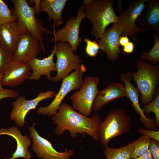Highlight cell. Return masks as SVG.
<instances>
[{
	"label": "cell",
	"mask_w": 159,
	"mask_h": 159,
	"mask_svg": "<svg viewBox=\"0 0 159 159\" xmlns=\"http://www.w3.org/2000/svg\"><path fill=\"white\" fill-rule=\"evenodd\" d=\"M54 52V48L48 57L41 59L35 58L29 62L32 72L29 80H38L42 76L45 75L50 81L52 77L51 72H57L55 63L53 60Z\"/></svg>",
	"instance_id": "22"
},
{
	"label": "cell",
	"mask_w": 159,
	"mask_h": 159,
	"mask_svg": "<svg viewBox=\"0 0 159 159\" xmlns=\"http://www.w3.org/2000/svg\"><path fill=\"white\" fill-rule=\"evenodd\" d=\"M132 159H153V158L149 150H148L142 155L138 157L132 158Z\"/></svg>",
	"instance_id": "35"
},
{
	"label": "cell",
	"mask_w": 159,
	"mask_h": 159,
	"mask_svg": "<svg viewBox=\"0 0 159 159\" xmlns=\"http://www.w3.org/2000/svg\"><path fill=\"white\" fill-rule=\"evenodd\" d=\"M85 10L84 6H80L77 11L76 17H71L63 27L56 32L54 31L52 42L55 43L67 42L70 44L74 52H76L82 39L79 37V29L82 21L86 17Z\"/></svg>",
	"instance_id": "10"
},
{
	"label": "cell",
	"mask_w": 159,
	"mask_h": 159,
	"mask_svg": "<svg viewBox=\"0 0 159 159\" xmlns=\"http://www.w3.org/2000/svg\"><path fill=\"white\" fill-rule=\"evenodd\" d=\"M54 55L57 74L52 77L50 81L57 82L67 76L74 70L78 69L82 62L79 56L74 53L70 44L67 42L55 43Z\"/></svg>",
	"instance_id": "7"
},
{
	"label": "cell",
	"mask_w": 159,
	"mask_h": 159,
	"mask_svg": "<svg viewBox=\"0 0 159 159\" xmlns=\"http://www.w3.org/2000/svg\"><path fill=\"white\" fill-rule=\"evenodd\" d=\"M32 72L28 64L19 63L12 60L3 74L2 85L10 87L18 86L29 79Z\"/></svg>",
	"instance_id": "16"
},
{
	"label": "cell",
	"mask_w": 159,
	"mask_h": 159,
	"mask_svg": "<svg viewBox=\"0 0 159 159\" xmlns=\"http://www.w3.org/2000/svg\"><path fill=\"white\" fill-rule=\"evenodd\" d=\"M10 1L14 5L12 11L22 33L29 32L44 47L42 42L43 34H51L52 32L44 27L42 21L35 16L34 7L31 6L26 0Z\"/></svg>",
	"instance_id": "4"
},
{
	"label": "cell",
	"mask_w": 159,
	"mask_h": 159,
	"mask_svg": "<svg viewBox=\"0 0 159 159\" xmlns=\"http://www.w3.org/2000/svg\"><path fill=\"white\" fill-rule=\"evenodd\" d=\"M36 123L29 127L33 143L32 149L37 156L41 159H70L74 154L72 149H66L62 152L55 150L51 143L40 136L35 128Z\"/></svg>",
	"instance_id": "12"
},
{
	"label": "cell",
	"mask_w": 159,
	"mask_h": 159,
	"mask_svg": "<svg viewBox=\"0 0 159 159\" xmlns=\"http://www.w3.org/2000/svg\"><path fill=\"white\" fill-rule=\"evenodd\" d=\"M44 47L32 34L26 31L23 33L14 54L12 60L17 63L27 64L37 58Z\"/></svg>",
	"instance_id": "13"
},
{
	"label": "cell",
	"mask_w": 159,
	"mask_h": 159,
	"mask_svg": "<svg viewBox=\"0 0 159 159\" xmlns=\"http://www.w3.org/2000/svg\"><path fill=\"white\" fill-rule=\"evenodd\" d=\"M129 39L127 35L122 36L119 41L120 45L123 47L130 42Z\"/></svg>",
	"instance_id": "34"
},
{
	"label": "cell",
	"mask_w": 159,
	"mask_h": 159,
	"mask_svg": "<svg viewBox=\"0 0 159 159\" xmlns=\"http://www.w3.org/2000/svg\"><path fill=\"white\" fill-rule=\"evenodd\" d=\"M34 1L35 4V13H47L49 16V21L51 19L53 20L54 26L59 25L64 23L62 13L67 0H39Z\"/></svg>",
	"instance_id": "19"
},
{
	"label": "cell",
	"mask_w": 159,
	"mask_h": 159,
	"mask_svg": "<svg viewBox=\"0 0 159 159\" xmlns=\"http://www.w3.org/2000/svg\"><path fill=\"white\" fill-rule=\"evenodd\" d=\"M22 34L17 20L0 24V46L12 55Z\"/></svg>",
	"instance_id": "17"
},
{
	"label": "cell",
	"mask_w": 159,
	"mask_h": 159,
	"mask_svg": "<svg viewBox=\"0 0 159 159\" xmlns=\"http://www.w3.org/2000/svg\"><path fill=\"white\" fill-rule=\"evenodd\" d=\"M3 75L0 74V91L2 90L4 88L2 87L1 84V80L2 78Z\"/></svg>",
	"instance_id": "36"
},
{
	"label": "cell",
	"mask_w": 159,
	"mask_h": 159,
	"mask_svg": "<svg viewBox=\"0 0 159 159\" xmlns=\"http://www.w3.org/2000/svg\"><path fill=\"white\" fill-rule=\"evenodd\" d=\"M86 44L85 52L87 54L91 57L96 56L100 49L99 44L97 41H91L90 39L86 38L84 39Z\"/></svg>",
	"instance_id": "29"
},
{
	"label": "cell",
	"mask_w": 159,
	"mask_h": 159,
	"mask_svg": "<svg viewBox=\"0 0 159 159\" xmlns=\"http://www.w3.org/2000/svg\"><path fill=\"white\" fill-rule=\"evenodd\" d=\"M149 150L153 159H159V142L151 139Z\"/></svg>",
	"instance_id": "31"
},
{
	"label": "cell",
	"mask_w": 159,
	"mask_h": 159,
	"mask_svg": "<svg viewBox=\"0 0 159 159\" xmlns=\"http://www.w3.org/2000/svg\"><path fill=\"white\" fill-rule=\"evenodd\" d=\"M138 132L143 135L147 136L151 139L159 142V131L154 130L140 128L137 130Z\"/></svg>",
	"instance_id": "30"
},
{
	"label": "cell",
	"mask_w": 159,
	"mask_h": 159,
	"mask_svg": "<svg viewBox=\"0 0 159 159\" xmlns=\"http://www.w3.org/2000/svg\"><path fill=\"white\" fill-rule=\"evenodd\" d=\"M126 97L124 85L118 82L110 84L101 91H99L93 102L92 109L97 112L105 105L112 100Z\"/></svg>",
	"instance_id": "20"
},
{
	"label": "cell",
	"mask_w": 159,
	"mask_h": 159,
	"mask_svg": "<svg viewBox=\"0 0 159 159\" xmlns=\"http://www.w3.org/2000/svg\"><path fill=\"white\" fill-rule=\"evenodd\" d=\"M16 20L15 15L8 5L2 0H0V24Z\"/></svg>",
	"instance_id": "27"
},
{
	"label": "cell",
	"mask_w": 159,
	"mask_h": 159,
	"mask_svg": "<svg viewBox=\"0 0 159 159\" xmlns=\"http://www.w3.org/2000/svg\"><path fill=\"white\" fill-rule=\"evenodd\" d=\"M99 82L98 76L85 77L81 88L71 97L72 107L74 110L85 116H90L93 102L99 91Z\"/></svg>",
	"instance_id": "8"
},
{
	"label": "cell",
	"mask_w": 159,
	"mask_h": 159,
	"mask_svg": "<svg viewBox=\"0 0 159 159\" xmlns=\"http://www.w3.org/2000/svg\"><path fill=\"white\" fill-rule=\"evenodd\" d=\"M137 21L140 28L159 31V0H147Z\"/></svg>",
	"instance_id": "18"
},
{
	"label": "cell",
	"mask_w": 159,
	"mask_h": 159,
	"mask_svg": "<svg viewBox=\"0 0 159 159\" xmlns=\"http://www.w3.org/2000/svg\"><path fill=\"white\" fill-rule=\"evenodd\" d=\"M87 71L85 65L81 64L80 67L63 79L58 92L54 95L53 101L46 107H40L36 112L48 116H52L57 111L66 95L70 92L80 90L83 83V76Z\"/></svg>",
	"instance_id": "6"
},
{
	"label": "cell",
	"mask_w": 159,
	"mask_h": 159,
	"mask_svg": "<svg viewBox=\"0 0 159 159\" xmlns=\"http://www.w3.org/2000/svg\"><path fill=\"white\" fill-rule=\"evenodd\" d=\"M122 36L124 35L121 30L114 24L100 36L99 43L100 49L106 53L109 60L115 61L118 59L121 52L119 41Z\"/></svg>",
	"instance_id": "14"
},
{
	"label": "cell",
	"mask_w": 159,
	"mask_h": 159,
	"mask_svg": "<svg viewBox=\"0 0 159 159\" xmlns=\"http://www.w3.org/2000/svg\"><path fill=\"white\" fill-rule=\"evenodd\" d=\"M146 1L136 0L133 1L125 11L121 13L117 22L115 24L124 35L129 36L135 43L138 41L137 34L148 31L146 29L138 27L135 24L137 18L144 8Z\"/></svg>",
	"instance_id": "9"
},
{
	"label": "cell",
	"mask_w": 159,
	"mask_h": 159,
	"mask_svg": "<svg viewBox=\"0 0 159 159\" xmlns=\"http://www.w3.org/2000/svg\"><path fill=\"white\" fill-rule=\"evenodd\" d=\"M12 55L0 46V74H3L12 61Z\"/></svg>",
	"instance_id": "28"
},
{
	"label": "cell",
	"mask_w": 159,
	"mask_h": 159,
	"mask_svg": "<svg viewBox=\"0 0 159 159\" xmlns=\"http://www.w3.org/2000/svg\"><path fill=\"white\" fill-rule=\"evenodd\" d=\"M154 43L151 49L148 52L140 54L141 59H147L151 63L155 65L159 62V31H156L153 34Z\"/></svg>",
	"instance_id": "24"
},
{
	"label": "cell",
	"mask_w": 159,
	"mask_h": 159,
	"mask_svg": "<svg viewBox=\"0 0 159 159\" xmlns=\"http://www.w3.org/2000/svg\"><path fill=\"white\" fill-rule=\"evenodd\" d=\"M113 0H84L82 4L85 7L86 17L92 24V34L95 40L100 39L106 28L110 24H116L118 16L113 6Z\"/></svg>",
	"instance_id": "2"
},
{
	"label": "cell",
	"mask_w": 159,
	"mask_h": 159,
	"mask_svg": "<svg viewBox=\"0 0 159 159\" xmlns=\"http://www.w3.org/2000/svg\"><path fill=\"white\" fill-rule=\"evenodd\" d=\"M143 112L148 115L152 112L155 115V126L156 128L159 127V89H157L153 100L148 104L144 105L141 108Z\"/></svg>",
	"instance_id": "26"
},
{
	"label": "cell",
	"mask_w": 159,
	"mask_h": 159,
	"mask_svg": "<svg viewBox=\"0 0 159 159\" xmlns=\"http://www.w3.org/2000/svg\"><path fill=\"white\" fill-rule=\"evenodd\" d=\"M138 69L131 73L132 80L137 86L141 95V103L143 105L150 103L154 99L159 84V65H152L143 60L136 61Z\"/></svg>",
	"instance_id": "3"
},
{
	"label": "cell",
	"mask_w": 159,
	"mask_h": 159,
	"mask_svg": "<svg viewBox=\"0 0 159 159\" xmlns=\"http://www.w3.org/2000/svg\"><path fill=\"white\" fill-rule=\"evenodd\" d=\"M151 140L150 138L142 135L126 145L131 158L139 157L146 152L149 150Z\"/></svg>",
	"instance_id": "23"
},
{
	"label": "cell",
	"mask_w": 159,
	"mask_h": 159,
	"mask_svg": "<svg viewBox=\"0 0 159 159\" xmlns=\"http://www.w3.org/2000/svg\"><path fill=\"white\" fill-rule=\"evenodd\" d=\"M135 49V46L132 42H129L123 47V51L127 54H131L133 52Z\"/></svg>",
	"instance_id": "33"
},
{
	"label": "cell",
	"mask_w": 159,
	"mask_h": 159,
	"mask_svg": "<svg viewBox=\"0 0 159 159\" xmlns=\"http://www.w3.org/2000/svg\"><path fill=\"white\" fill-rule=\"evenodd\" d=\"M131 72L122 74L120 79L124 83L126 97L131 102L134 110L140 117L139 120L143 123L147 129L156 130L155 120L152 118L147 117L140 108L139 102L140 92L137 87L134 86L131 82L132 80Z\"/></svg>",
	"instance_id": "15"
},
{
	"label": "cell",
	"mask_w": 159,
	"mask_h": 159,
	"mask_svg": "<svg viewBox=\"0 0 159 159\" xmlns=\"http://www.w3.org/2000/svg\"><path fill=\"white\" fill-rule=\"evenodd\" d=\"M56 125L54 133L57 136L62 135L68 130L73 138L78 134H87L96 141L99 140L100 128L101 117L97 113L91 117L85 116L75 111L72 107L62 102L57 113L52 118Z\"/></svg>",
	"instance_id": "1"
},
{
	"label": "cell",
	"mask_w": 159,
	"mask_h": 159,
	"mask_svg": "<svg viewBox=\"0 0 159 159\" xmlns=\"http://www.w3.org/2000/svg\"><path fill=\"white\" fill-rule=\"evenodd\" d=\"M55 92L49 90L43 92L41 91L35 98L27 100L24 96H20L12 102L13 108L10 115L11 120L15 123L22 127L25 123L26 115L31 110L35 109L42 101L54 97Z\"/></svg>",
	"instance_id": "11"
},
{
	"label": "cell",
	"mask_w": 159,
	"mask_h": 159,
	"mask_svg": "<svg viewBox=\"0 0 159 159\" xmlns=\"http://www.w3.org/2000/svg\"><path fill=\"white\" fill-rule=\"evenodd\" d=\"M104 148L106 159H132L126 145L118 148H110L108 146Z\"/></svg>",
	"instance_id": "25"
},
{
	"label": "cell",
	"mask_w": 159,
	"mask_h": 159,
	"mask_svg": "<svg viewBox=\"0 0 159 159\" xmlns=\"http://www.w3.org/2000/svg\"><path fill=\"white\" fill-rule=\"evenodd\" d=\"M131 127L130 117L124 109L112 110L101 123L99 140L104 148L108 146L111 139L128 132Z\"/></svg>",
	"instance_id": "5"
},
{
	"label": "cell",
	"mask_w": 159,
	"mask_h": 159,
	"mask_svg": "<svg viewBox=\"0 0 159 159\" xmlns=\"http://www.w3.org/2000/svg\"><path fill=\"white\" fill-rule=\"evenodd\" d=\"M5 135L13 137L15 139L17 146L15 151L12 155L11 157L4 159H16L19 158L24 159H31V154L28 150L31 144V140L28 135H23L18 128L12 126L8 129H0V135Z\"/></svg>",
	"instance_id": "21"
},
{
	"label": "cell",
	"mask_w": 159,
	"mask_h": 159,
	"mask_svg": "<svg viewBox=\"0 0 159 159\" xmlns=\"http://www.w3.org/2000/svg\"><path fill=\"white\" fill-rule=\"evenodd\" d=\"M19 96V93L16 90L3 88L0 91V100L8 97L17 98Z\"/></svg>",
	"instance_id": "32"
}]
</instances>
